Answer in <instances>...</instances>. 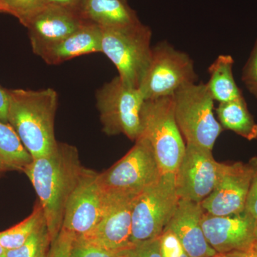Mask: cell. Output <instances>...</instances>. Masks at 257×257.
<instances>
[{
    "label": "cell",
    "instance_id": "cell-1",
    "mask_svg": "<svg viewBox=\"0 0 257 257\" xmlns=\"http://www.w3.org/2000/svg\"><path fill=\"white\" fill-rule=\"evenodd\" d=\"M86 169L75 147L58 142L50 155L33 160L24 171L43 208L52 241L62 229L69 197Z\"/></svg>",
    "mask_w": 257,
    "mask_h": 257
},
{
    "label": "cell",
    "instance_id": "cell-2",
    "mask_svg": "<svg viewBox=\"0 0 257 257\" xmlns=\"http://www.w3.org/2000/svg\"><path fill=\"white\" fill-rule=\"evenodd\" d=\"M8 122L33 160L49 156L57 147L55 119L58 94L52 88L40 90L8 89Z\"/></svg>",
    "mask_w": 257,
    "mask_h": 257
},
{
    "label": "cell",
    "instance_id": "cell-3",
    "mask_svg": "<svg viewBox=\"0 0 257 257\" xmlns=\"http://www.w3.org/2000/svg\"><path fill=\"white\" fill-rule=\"evenodd\" d=\"M101 30V53L114 64L122 82L139 89L151 62V29L141 22Z\"/></svg>",
    "mask_w": 257,
    "mask_h": 257
},
{
    "label": "cell",
    "instance_id": "cell-4",
    "mask_svg": "<svg viewBox=\"0 0 257 257\" xmlns=\"http://www.w3.org/2000/svg\"><path fill=\"white\" fill-rule=\"evenodd\" d=\"M141 126L140 137L151 145L162 174L175 173L186 145L176 121L173 96L145 100Z\"/></svg>",
    "mask_w": 257,
    "mask_h": 257
},
{
    "label": "cell",
    "instance_id": "cell-5",
    "mask_svg": "<svg viewBox=\"0 0 257 257\" xmlns=\"http://www.w3.org/2000/svg\"><path fill=\"white\" fill-rule=\"evenodd\" d=\"M162 175L151 145L140 137L121 160L98 173L97 182L107 197H138Z\"/></svg>",
    "mask_w": 257,
    "mask_h": 257
},
{
    "label": "cell",
    "instance_id": "cell-6",
    "mask_svg": "<svg viewBox=\"0 0 257 257\" xmlns=\"http://www.w3.org/2000/svg\"><path fill=\"white\" fill-rule=\"evenodd\" d=\"M173 99L176 121L187 144L212 150L223 128L214 116V100L207 84L181 88Z\"/></svg>",
    "mask_w": 257,
    "mask_h": 257
},
{
    "label": "cell",
    "instance_id": "cell-7",
    "mask_svg": "<svg viewBox=\"0 0 257 257\" xmlns=\"http://www.w3.org/2000/svg\"><path fill=\"white\" fill-rule=\"evenodd\" d=\"M95 98L106 135H124L133 141L140 138L145 100L139 89L125 84L117 76L98 89Z\"/></svg>",
    "mask_w": 257,
    "mask_h": 257
},
{
    "label": "cell",
    "instance_id": "cell-8",
    "mask_svg": "<svg viewBox=\"0 0 257 257\" xmlns=\"http://www.w3.org/2000/svg\"><path fill=\"white\" fill-rule=\"evenodd\" d=\"M179 199L175 173L162 174L160 178L135 198L132 214L134 244L160 237L175 212Z\"/></svg>",
    "mask_w": 257,
    "mask_h": 257
},
{
    "label": "cell",
    "instance_id": "cell-9",
    "mask_svg": "<svg viewBox=\"0 0 257 257\" xmlns=\"http://www.w3.org/2000/svg\"><path fill=\"white\" fill-rule=\"evenodd\" d=\"M197 79L194 62L185 52L167 42L152 47L151 62L139 90L145 100L173 96Z\"/></svg>",
    "mask_w": 257,
    "mask_h": 257
},
{
    "label": "cell",
    "instance_id": "cell-10",
    "mask_svg": "<svg viewBox=\"0 0 257 257\" xmlns=\"http://www.w3.org/2000/svg\"><path fill=\"white\" fill-rule=\"evenodd\" d=\"M221 164L214 160L212 150L187 144L183 158L175 172L179 199L202 203L215 187Z\"/></svg>",
    "mask_w": 257,
    "mask_h": 257
},
{
    "label": "cell",
    "instance_id": "cell-11",
    "mask_svg": "<svg viewBox=\"0 0 257 257\" xmlns=\"http://www.w3.org/2000/svg\"><path fill=\"white\" fill-rule=\"evenodd\" d=\"M97 172L86 169L64 213L62 229L77 236L87 234L102 219L108 199L97 182Z\"/></svg>",
    "mask_w": 257,
    "mask_h": 257
},
{
    "label": "cell",
    "instance_id": "cell-12",
    "mask_svg": "<svg viewBox=\"0 0 257 257\" xmlns=\"http://www.w3.org/2000/svg\"><path fill=\"white\" fill-rule=\"evenodd\" d=\"M252 172L249 162L221 164L215 187L202 202L204 210L214 216L243 212Z\"/></svg>",
    "mask_w": 257,
    "mask_h": 257
},
{
    "label": "cell",
    "instance_id": "cell-13",
    "mask_svg": "<svg viewBox=\"0 0 257 257\" xmlns=\"http://www.w3.org/2000/svg\"><path fill=\"white\" fill-rule=\"evenodd\" d=\"M108 207L102 219L79 239L110 251L133 247L132 214L137 197H107Z\"/></svg>",
    "mask_w": 257,
    "mask_h": 257
},
{
    "label": "cell",
    "instance_id": "cell-14",
    "mask_svg": "<svg viewBox=\"0 0 257 257\" xmlns=\"http://www.w3.org/2000/svg\"><path fill=\"white\" fill-rule=\"evenodd\" d=\"M256 220L246 211L237 214L214 216L204 211L202 226L207 242L217 253L248 248L256 241Z\"/></svg>",
    "mask_w": 257,
    "mask_h": 257
},
{
    "label": "cell",
    "instance_id": "cell-15",
    "mask_svg": "<svg viewBox=\"0 0 257 257\" xmlns=\"http://www.w3.org/2000/svg\"><path fill=\"white\" fill-rule=\"evenodd\" d=\"M86 20L73 12L46 5L24 26L28 30L32 51L37 55L80 28Z\"/></svg>",
    "mask_w": 257,
    "mask_h": 257
},
{
    "label": "cell",
    "instance_id": "cell-16",
    "mask_svg": "<svg viewBox=\"0 0 257 257\" xmlns=\"http://www.w3.org/2000/svg\"><path fill=\"white\" fill-rule=\"evenodd\" d=\"M202 203L179 199L173 215L165 229H170L190 257H209L216 253L204 236Z\"/></svg>",
    "mask_w": 257,
    "mask_h": 257
},
{
    "label": "cell",
    "instance_id": "cell-17",
    "mask_svg": "<svg viewBox=\"0 0 257 257\" xmlns=\"http://www.w3.org/2000/svg\"><path fill=\"white\" fill-rule=\"evenodd\" d=\"M101 30L86 22L80 28L39 55L47 64H60L80 56L101 52Z\"/></svg>",
    "mask_w": 257,
    "mask_h": 257
},
{
    "label": "cell",
    "instance_id": "cell-18",
    "mask_svg": "<svg viewBox=\"0 0 257 257\" xmlns=\"http://www.w3.org/2000/svg\"><path fill=\"white\" fill-rule=\"evenodd\" d=\"M82 16L101 28H122L141 23L127 0H87Z\"/></svg>",
    "mask_w": 257,
    "mask_h": 257
},
{
    "label": "cell",
    "instance_id": "cell-19",
    "mask_svg": "<svg viewBox=\"0 0 257 257\" xmlns=\"http://www.w3.org/2000/svg\"><path fill=\"white\" fill-rule=\"evenodd\" d=\"M216 112L222 128L231 130L249 141L257 139V124L243 96L219 103Z\"/></svg>",
    "mask_w": 257,
    "mask_h": 257
},
{
    "label": "cell",
    "instance_id": "cell-20",
    "mask_svg": "<svg viewBox=\"0 0 257 257\" xmlns=\"http://www.w3.org/2000/svg\"><path fill=\"white\" fill-rule=\"evenodd\" d=\"M234 61L231 55H221L209 66V80L207 83L214 101L226 102L243 96L233 75Z\"/></svg>",
    "mask_w": 257,
    "mask_h": 257
},
{
    "label": "cell",
    "instance_id": "cell-21",
    "mask_svg": "<svg viewBox=\"0 0 257 257\" xmlns=\"http://www.w3.org/2000/svg\"><path fill=\"white\" fill-rule=\"evenodd\" d=\"M32 161L13 126L0 120V172H24Z\"/></svg>",
    "mask_w": 257,
    "mask_h": 257
},
{
    "label": "cell",
    "instance_id": "cell-22",
    "mask_svg": "<svg viewBox=\"0 0 257 257\" xmlns=\"http://www.w3.org/2000/svg\"><path fill=\"white\" fill-rule=\"evenodd\" d=\"M45 221H46L43 208L37 201L31 214L26 219L13 227L0 232V245L6 250L20 247Z\"/></svg>",
    "mask_w": 257,
    "mask_h": 257
},
{
    "label": "cell",
    "instance_id": "cell-23",
    "mask_svg": "<svg viewBox=\"0 0 257 257\" xmlns=\"http://www.w3.org/2000/svg\"><path fill=\"white\" fill-rule=\"evenodd\" d=\"M51 240L46 221L40 226L27 240L23 246L7 250V257H48Z\"/></svg>",
    "mask_w": 257,
    "mask_h": 257
},
{
    "label": "cell",
    "instance_id": "cell-24",
    "mask_svg": "<svg viewBox=\"0 0 257 257\" xmlns=\"http://www.w3.org/2000/svg\"><path fill=\"white\" fill-rule=\"evenodd\" d=\"M8 14L18 19L23 25L46 5L45 0H3Z\"/></svg>",
    "mask_w": 257,
    "mask_h": 257
},
{
    "label": "cell",
    "instance_id": "cell-25",
    "mask_svg": "<svg viewBox=\"0 0 257 257\" xmlns=\"http://www.w3.org/2000/svg\"><path fill=\"white\" fill-rule=\"evenodd\" d=\"M127 252L128 249L110 251L75 237L69 251V257H127Z\"/></svg>",
    "mask_w": 257,
    "mask_h": 257
},
{
    "label": "cell",
    "instance_id": "cell-26",
    "mask_svg": "<svg viewBox=\"0 0 257 257\" xmlns=\"http://www.w3.org/2000/svg\"><path fill=\"white\" fill-rule=\"evenodd\" d=\"M160 252L162 257H190L177 236L168 229L161 234Z\"/></svg>",
    "mask_w": 257,
    "mask_h": 257
},
{
    "label": "cell",
    "instance_id": "cell-27",
    "mask_svg": "<svg viewBox=\"0 0 257 257\" xmlns=\"http://www.w3.org/2000/svg\"><path fill=\"white\" fill-rule=\"evenodd\" d=\"M241 78L248 91L257 97V40L243 67Z\"/></svg>",
    "mask_w": 257,
    "mask_h": 257
},
{
    "label": "cell",
    "instance_id": "cell-28",
    "mask_svg": "<svg viewBox=\"0 0 257 257\" xmlns=\"http://www.w3.org/2000/svg\"><path fill=\"white\" fill-rule=\"evenodd\" d=\"M75 237V235L72 233L61 229L58 236L51 243L48 257H69V251Z\"/></svg>",
    "mask_w": 257,
    "mask_h": 257
},
{
    "label": "cell",
    "instance_id": "cell-29",
    "mask_svg": "<svg viewBox=\"0 0 257 257\" xmlns=\"http://www.w3.org/2000/svg\"><path fill=\"white\" fill-rule=\"evenodd\" d=\"M127 257H162L160 252V236L135 243L128 248Z\"/></svg>",
    "mask_w": 257,
    "mask_h": 257
},
{
    "label": "cell",
    "instance_id": "cell-30",
    "mask_svg": "<svg viewBox=\"0 0 257 257\" xmlns=\"http://www.w3.org/2000/svg\"><path fill=\"white\" fill-rule=\"evenodd\" d=\"M252 168V177L246 197L245 211L257 221V157L249 161Z\"/></svg>",
    "mask_w": 257,
    "mask_h": 257
},
{
    "label": "cell",
    "instance_id": "cell-31",
    "mask_svg": "<svg viewBox=\"0 0 257 257\" xmlns=\"http://www.w3.org/2000/svg\"><path fill=\"white\" fill-rule=\"evenodd\" d=\"M86 1L87 0H45V3L46 5L60 7L82 16Z\"/></svg>",
    "mask_w": 257,
    "mask_h": 257
},
{
    "label": "cell",
    "instance_id": "cell-32",
    "mask_svg": "<svg viewBox=\"0 0 257 257\" xmlns=\"http://www.w3.org/2000/svg\"><path fill=\"white\" fill-rule=\"evenodd\" d=\"M8 107H9V94L8 89L0 85V120L8 122Z\"/></svg>",
    "mask_w": 257,
    "mask_h": 257
},
{
    "label": "cell",
    "instance_id": "cell-33",
    "mask_svg": "<svg viewBox=\"0 0 257 257\" xmlns=\"http://www.w3.org/2000/svg\"><path fill=\"white\" fill-rule=\"evenodd\" d=\"M222 255L224 257H257V240L246 249L231 251Z\"/></svg>",
    "mask_w": 257,
    "mask_h": 257
},
{
    "label": "cell",
    "instance_id": "cell-34",
    "mask_svg": "<svg viewBox=\"0 0 257 257\" xmlns=\"http://www.w3.org/2000/svg\"><path fill=\"white\" fill-rule=\"evenodd\" d=\"M0 13H8V10L3 0H0Z\"/></svg>",
    "mask_w": 257,
    "mask_h": 257
},
{
    "label": "cell",
    "instance_id": "cell-35",
    "mask_svg": "<svg viewBox=\"0 0 257 257\" xmlns=\"http://www.w3.org/2000/svg\"><path fill=\"white\" fill-rule=\"evenodd\" d=\"M6 251L7 250L0 245V257H7Z\"/></svg>",
    "mask_w": 257,
    "mask_h": 257
},
{
    "label": "cell",
    "instance_id": "cell-36",
    "mask_svg": "<svg viewBox=\"0 0 257 257\" xmlns=\"http://www.w3.org/2000/svg\"><path fill=\"white\" fill-rule=\"evenodd\" d=\"M209 257H224L223 256L222 254H221V253H216V255H214V256H211Z\"/></svg>",
    "mask_w": 257,
    "mask_h": 257
},
{
    "label": "cell",
    "instance_id": "cell-37",
    "mask_svg": "<svg viewBox=\"0 0 257 257\" xmlns=\"http://www.w3.org/2000/svg\"><path fill=\"white\" fill-rule=\"evenodd\" d=\"M255 236H256V239L257 240V221L256 223V227H255Z\"/></svg>",
    "mask_w": 257,
    "mask_h": 257
}]
</instances>
